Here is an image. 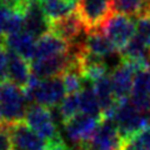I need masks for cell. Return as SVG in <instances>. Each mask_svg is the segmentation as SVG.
<instances>
[{
    "label": "cell",
    "mask_w": 150,
    "mask_h": 150,
    "mask_svg": "<svg viewBox=\"0 0 150 150\" xmlns=\"http://www.w3.org/2000/svg\"><path fill=\"white\" fill-rule=\"evenodd\" d=\"M41 9L50 21L74 13L75 4L69 0H39Z\"/></svg>",
    "instance_id": "18"
},
{
    "label": "cell",
    "mask_w": 150,
    "mask_h": 150,
    "mask_svg": "<svg viewBox=\"0 0 150 150\" xmlns=\"http://www.w3.org/2000/svg\"><path fill=\"white\" fill-rule=\"evenodd\" d=\"M112 8L114 13H120L137 19L148 14L149 3L145 4L142 0H112Z\"/></svg>",
    "instance_id": "19"
},
{
    "label": "cell",
    "mask_w": 150,
    "mask_h": 150,
    "mask_svg": "<svg viewBox=\"0 0 150 150\" xmlns=\"http://www.w3.org/2000/svg\"><path fill=\"white\" fill-rule=\"evenodd\" d=\"M121 150H150V124L124 140Z\"/></svg>",
    "instance_id": "21"
},
{
    "label": "cell",
    "mask_w": 150,
    "mask_h": 150,
    "mask_svg": "<svg viewBox=\"0 0 150 150\" xmlns=\"http://www.w3.org/2000/svg\"><path fill=\"white\" fill-rule=\"evenodd\" d=\"M99 118L79 112L64 123V130L68 139L76 145V148L86 146L91 143L100 124Z\"/></svg>",
    "instance_id": "6"
},
{
    "label": "cell",
    "mask_w": 150,
    "mask_h": 150,
    "mask_svg": "<svg viewBox=\"0 0 150 150\" xmlns=\"http://www.w3.org/2000/svg\"><path fill=\"white\" fill-rule=\"evenodd\" d=\"M137 35L142 38L150 49V14L137 18Z\"/></svg>",
    "instance_id": "23"
},
{
    "label": "cell",
    "mask_w": 150,
    "mask_h": 150,
    "mask_svg": "<svg viewBox=\"0 0 150 150\" xmlns=\"http://www.w3.org/2000/svg\"><path fill=\"white\" fill-rule=\"evenodd\" d=\"M134 78H135V70L121 59V63L116 65L110 74L116 100H124L130 96L134 85Z\"/></svg>",
    "instance_id": "12"
},
{
    "label": "cell",
    "mask_w": 150,
    "mask_h": 150,
    "mask_svg": "<svg viewBox=\"0 0 150 150\" xmlns=\"http://www.w3.org/2000/svg\"><path fill=\"white\" fill-rule=\"evenodd\" d=\"M64 83V88L65 91L68 94H76L84 88L85 84V79H84L81 71L75 67H70L68 68L65 71L60 75Z\"/></svg>",
    "instance_id": "20"
},
{
    "label": "cell",
    "mask_w": 150,
    "mask_h": 150,
    "mask_svg": "<svg viewBox=\"0 0 150 150\" xmlns=\"http://www.w3.org/2000/svg\"><path fill=\"white\" fill-rule=\"evenodd\" d=\"M5 50V44H4V38L0 36V54Z\"/></svg>",
    "instance_id": "28"
},
{
    "label": "cell",
    "mask_w": 150,
    "mask_h": 150,
    "mask_svg": "<svg viewBox=\"0 0 150 150\" xmlns=\"http://www.w3.org/2000/svg\"><path fill=\"white\" fill-rule=\"evenodd\" d=\"M8 128L13 150H46V142L40 138L24 120L9 124Z\"/></svg>",
    "instance_id": "8"
},
{
    "label": "cell",
    "mask_w": 150,
    "mask_h": 150,
    "mask_svg": "<svg viewBox=\"0 0 150 150\" xmlns=\"http://www.w3.org/2000/svg\"><path fill=\"white\" fill-rule=\"evenodd\" d=\"M11 11H13L11 9H9L8 6H5L4 4L0 3V36L5 35L9 19H10V15H11Z\"/></svg>",
    "instance_id": "25"
},
{
    "label": "cell",
    "mask_w": 150,
    "mask_h": 150,
    "mask_svg": "<svg viewBox=\"0 0 150 150\" xmlns=\"http://www.w3.org/2000/svg\"><path fill=\"white\" fill-rule=\"evenodd\" d=\"M75 14L85 33L99 31L104 23L114 14L112 0H79Z\"/></svg>",
    "instance_id": "4"
},
{
    "label": "cell",
    "mask_w": 150,
    "mask_h": 150,
    "mask_svg": "<svg viewBox=\"0 0 150 150\" xmlns=\"http://www.w3.org/2000/svg\"><path fill=\"white\" fill-rule=\"evenodd\" d=\"M112 119L118 126L119 134L123 140L131 138L134 134L150 124V114H145L138 110L129 98L118 100Z\"/></svg>",
    "instance_id": "3"
},
{
    "label": "cell",
    "mask_w": 150,
    "mask_h": 150,
    "mask_svg": "<svg viewBox=\"0 0 150 150\" xmlns=\"http://www.w3.org/2000/svg\"><path fill=\"white\" fill-rule=\"evenodd\" d=\"M100 31L104 33L115 46V49L120 53L126 44L137 35V23L131 19V16L114 13L104 23Z\"/></svg>",
    "instance_id": "5"
},
{
    "label": "cell",
    "mask_w": 150,
    "mask_h": 150,
    "mask_svg": "<svg viewBox=\"0 0 150 150\" xmlns=\"http://www.w3.org/2000/svg\"><path fill=\"white\" fill-rule=\"evenodd\" d=\"M28 104H39L46 108H58L65 98V88L62 76L38 79L31 75L30 81L23 88Z\"/></svg>",
    "instance_id": "1"
},
{
    "label": "cell",
    "mask_w": 150,
    "mask_h": 150,
    "mask_svg": "<svg viewBox=\"0 0 150 150\" xmlns=\"http://www.w3.org/2000/svg\"><path fill=\"white\" fill-rule=\"evenodd\" d=\"M28 101L21 88L10 80L0 81V112L5 124H14L24 120Z\"/></svg>",
    "instance_id": "2"
},
{
    "label": "cell",
    "mask_w": 150,
    "mask_h": 150,
    "mask_svg": "<svg viewBox=\"0 0 150 150\" xmlns=\"http://www.w3.org/2000/svg\"><path fill=\"white\" fill-rule=\"evenodd\" d=\"M84 48L90 53L103 56V58H108V56L118 53V50L115 49L112 43L100 30L94 33H86L85 40H84Z\"/></svg>",
    "instance_id": "16"
},
{
    "label": "cell",
    "mask_w": 150,
    "mask_h": 150,
    "mask_svg": "<svg viewBox=\"0 0 150 150\" xmlns=\"http://www.w3.org/2000/svg\"><path fill=\"white\" fill-rule=\"evenodd\" d=\"M123 142L114 119L103 118L89 146L93 150H121Z\"/></svg>",
    "instance_id": "9"
},
{
    "label": "cell",
    "mask_w": 150,
    "mask_h": 150,
    "mask_svg": "<svg viewBox=\"0 0 150 150\" xmlns=\"http://www.w3.org/2000/svg\"><path fill=\"white\" fill-rule=\"evenodd\" d=\"M6 50L9 63V80L13 81L19 88H25L31 79V65L23 56L15 54L14 51Z\"/></svg>",
    "instance_id": "14"
},
{
    "label": "cell",
    "mask_w": 150,
    "mask_h": 150,
    "mask_svg": "<svg viewBox=\"0 0 150 150\" xmlns=\"http://www.w3.org/2000/svg\"><path fill=\"white\" fill-rule=\"evenodd\" d=\"M50 31L56 36L62 38L63 40H65L70 45L76 43H84V40H85V38L81 39V34L85 30H84L75 11L67 16L50 21Z\"/></svg>",
    "instance_id": "10"
},
{
    "label": "cell",
    "mask_w": 150,
    "mask_h": 150,
    "mask_svg": "<svg viewBox=\"0 0 150 150\" xmlns=\"http://www.w3.org/2000/svg\"><path fill=\"white\" fill-rule=\"evenodd\" d=\"M143 3H145V4H148V3H150V0H142Z\"/></svg>",
    "instance_id": "31"
},
{
    "label": "cell",
    "mask_w": 150,
    "mask_h": 150,
    "mask_svg": "<svg viewBox=\"0 0 150 150\" xmlns=\"http://www.w3.org/2000/svg\"><path fill=\"white\" fill-rule=\"evenodd\" d=\"M24 31L40 38L50 31V20L44 14L39 0H29L24 9Z\"/></svg>",
    "instance_id": "11"
},
{
    "label": "cell",
    "mask_w": 150,
    "mask_h": 150,
    "mask_svg": "<svg viewBox=\"0 0 150 150\" xmlns=\"http://www.w3.org/2000/svg\"><path fill=\"white\" fill-rule=\"evenodd\" d=\"M4 121H3V116H1V112H0V124H3Z\"/></svg>",
    "instance_id": "30"
},
{
    "label": "cell",
    "mask_w": 150,
    "mask_h": 150,
    "mask_svg": "<svg viewBox=\"0 0 150 150\" xmlns=\"http://www.w3.org/2000/svg\"><path fill=\"white\" fill-rule=\"evenodd\" d=\"M79 100H80V111L84 114L93 115L101 119V106L94 91L93 84L85 81L84 88L79 91Z\"/></svg>",
    "instance_id": "17"
},
{
    "label": "cell",
    "mask_w": 150,
    "mask_h": 150,
    "mask_svg": "<svg viewBox=\"0 0 150 150\" xmlns=\"http://www.w3.org/2000/svg\"><path fill=\"white\" fill-rule=\"evenodd\" d=\"M76 150H93L89 145H86V146H81V148H76Z\"/></svg>",
    "instance_id": "29"
},
{
    "label": "cell",
    "mask_w": 150,
    "mask_h": 150,
    "mask_svg": "<svg viewBox=\"0 0 150 150\" xmlns=\"http://www.w3.org/2000/svg\"><path fill=\"white\" fill-rule=\"evenodd\" d=\"M69 49H70L69 43H67L62 38L56 36L55 34H53L50 31L38 39L34 59H44V58H51V56L62 55V54L68 53Z\"/></svg>",
    "instance_id": "15"
},
{
    "label": "cell",
    "mask_w": 150,
    "mask_h": 150,
    "mask_svg": "<svg viewBox=\"0 0 150 150\" xmlns=\"http://www.w3.org/2000/svg\"><path fill=\"white\" fill-rule=\"evenodd\" d=\"M24 121L46 143L62 137V134L58 131V126L55 124L50 108L31 104L26 110Z\"/></svg>",
    "instance_id": "7"
},
{
    "label": "cell",
    "mask_w": 150,
    "mask_h": 150,
    "mask_svg": "<svg viewBox=\"0 0 150 150\" xmlns=\"http://www.w3.org/2000/svg\"><path fill=\"white\" fill-rule=\"evenodd\" d=\"M145 75H146V88H148V93L150 95V68L145 70Z\"/></svg>",
    "instance_id": "27"
},
{
    "label": "cell",
    "mask_w": 150,
    "mask_h": 150,
    "mask_svg": "<svg viewBox=\"0 0 150 150\" xmlns=\"http://www.w3.org/2000/svg\"><path fill=\"white\" fill-rule=\"evenodd\" d=\"M5 80H9V63L6 50H4L0 54V81Z\"/></svg>",
    "instance_id": "26"
},
{
    "label": "cell",
    "mask_w": 150,
    "mask_h": 150,
    "mask_svg": "<svg viewBox=\"0 0 150 150\" xmlns=\"http://www.w3.org/2000/svg\"><path fill=\"white\" fill-rule=\"evenodd\" d=\"M59 109V115L62 119L63 124L73 116L79 114L80 111V100H79V93L76 94H68L62 101V104L58 106Z\"/></svg>",
    "instance_id": "22"
},
{
    "label": "cell",
    "mask_w": 150,
    "mask_h": 150,
    "mask_svg": "<svg viewBox=\"0 0 150 150\" xmlns=\"http://www.w3.org/2000/svg\"><path fill=\"white\" fill-rule=\"evenodd\" d=\"M0 150H13L10 133L5 123L0 124Z\"/></svg>",
    "instance_id": "24"
},
{
    "label": "cell",
    "mask_w": 150,
    "mask_h": 150,
    "mask_svg": "<svg viewBox=\"0 0 150 150\" xmlns=\"http://www.w3.org/2000/svg\"><path fill=\"white\" fill-rule=\"evenodd\" d=\"M69 1H71V3H74V4H75L76 1H79V0H69Z\"/></svg>",
    "instance_id": "32"
},
{
    "label": "cell",
    "mask_w": 150,
    "mask_h": 150,
    "mask_svg": "<svg viewBox=\"0 0 150 150\" xmlns=\"http://www.w3.org/2000/svg\"><path fill=\"white\" fill-rule=\"evenodd\" d=\"M35 39V36L23 30L20 33H16V34L4 36V44H5V49L14 51L15 54L23 56L29 62V60H34L35 58L38 41Z\"/></svg>",
    "instance_id": "13"
}]
</instances>
